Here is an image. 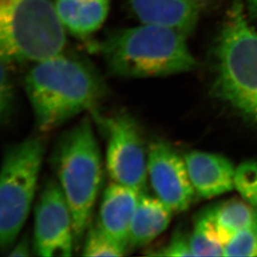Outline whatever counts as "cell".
Wrapping results in <instances>:
<instances>
[{"label":"cell","mask_w":257,"mask_h":257,"mask_svg":"<svg viewBox=\"0 0 257 257\" xmlns=\"http://www.w3.org/2000/svg\"><path fill=\"white\" fill-rule=\"evenodd\" d=\"M38 131H54L107 97V86L86 58L62 54L35 63L25 81Z\"/></svg>","instance_id":"1"},{"label":"cell","mask_w":257,"mask_h":257,"mask_svg":"<svg viewBox=\"0 0 257 257\" xmlns=\"http://www.w3.org/2000/svg\"><path fill=\"white\" fill-rule=\"evenodd\" d=\"M211 92L257 124V33L243 0H233L209 53Z\"/></svg>","instance_id":"2"},{"label":"cell","mask_w":257,"mask_h":257,"mask_svg":"<svg viewBox=\"0 0 257 257\" xmlns=\"http://www.w3.org/2000/svg\"><path fill=\"white\" fill-rule=\"evenodd\" d=\"M187 37L171 28L143 24L110 33L100 44V53L110 75L168 77L194 70L198 66L187 46Z\"/></svg>","instance_id":"3"},{"label":"cell","mask_w":257,"mask_h":257,"mask_svg":"<svg viewBox=\"0 0 257 257\" xmlns=\"http://www.w3.org/2000/svg\"><path fill=\"white\" fill-rule=\"evenodd\" d=\"M50 160L70 208L78 247L89 227L102 177L99 146L88 117L61 135Z\"/></svg>","instance_id":"4"},{"label":"cell","mask_w":257,"mask_h":257,"mask_svg":"<svg viewBox=\"0 0 257 257\" xmlns=\"http://www.w3.org/2000/svg\"><path fill=\"white\" fill-rule=\"evenodd\" d=\"M65 30L51 0H0V58L9 65L62 54Z\"/></svg>","instance_id":"5"},{"label":"cell","mask_w":257,"mask_h":257,"mask_svg":"<svg viewBox=\"0 0 257 257\" xmlns=\"http://www.w3.org/2000/svg\"><path fill=\"white\" fill-rule=\"evenodd\" d=\"M44 143L32 137L8 147L0 175V247L8 252L28 218L44 159Z\"/></svg>","instance_id":"6"},{"label":"cell","mask_w":257,"mask_h":257,"mask_svg":"<svg viewBox=\"0 0 257 257\" xmlns=\"http://www.w3.org/2000/svg\"><path fill=\"white\" fill-rule=\"evenodd\" d=\"M100 119L107 138L106 164L110 178L143 192L147 189L148 179V148L139 122L126 112Z\"/></svg>","instance_id":"7"},{"label":"cell","mask_w":257,"mask_h":257,"mask_svg":"<svg viewBox=\"0 0 257 257\" xmlns=\"http://www.w3.org/2000/svg\"><path fill=\"white\" fill-rule=\"evenodd\" d=\"M74 245L70 208L58 181L50 178L34 209L33 250L39 256H71Z\"/></svg>","instance_id":"8"},{"label":"cell","mask_w":257,"mask_h":257,"mask_svg":"<svg viewBox=\"0 0 257 257\" xmlns=\"http://www.w3.org/2000/svg\"><path fill=\"white\" fill-rule=\"evenodd\" d=\"M148 174L156 196L173 212L189 208L197 192L184 158L162 139H156L148 146Z\"/></svg>","instance_id":"9"},{"label":"cell","mask_w":257,"mask_h":257,"mask_svg":"<svg viewBox=\"0 0 257 257\" xmlns=\"http://www.w3.org/2000/svg\"><path fill=\"white\" fill-rule=\"evenodd\" d=\"M140 192L112 182L102 194L97 225L128 252L132 221Z\"/></svg>","instance_id":"10"},{"label":"cell","mask_w":257,"mask_h":257,"mask_svg":"<svg viewBox=\"0 0 257 257\" xmlns=\"http://www.w3.org/2000/svg\"><path fill=\"white\" fill-rule=\"evenodd\" d=\"M142 24L171 28L188 36L206 7L197 0H129Z\"/></svg>","instance_id":"11"},{"label":"cell","mask_w":257,"mask_h":257,"mask_svg":"<svg viewBox=\"0 0 257 257\" xmlns=\"http://www.w3.org/2000/svg\"><path fill=\"white\" fill-rule=\"evenodd\" d=\"M183 158L190 179L200 197L211 198L235 188V169L223 156L192 151Z\"/></svg>","instance_id":"12"},{"label":"cell","mask_w":257,"mask_h":257,"mask_svg":"<svg viewBox=\"0 0 257 257\" xmlns=\"http://www.w3.org/2000/svg\"><path fill=\"white\" fill-rule=\"evenodd\" d=\"M173 211L157 196L140 192L129 235L130 250L143 248L153 242L168 228Z\"/></svg>","instance_id":"13"},{"label":"cell","mask_w":257,"mask_h":257,"mask_svg":"<svg viewBox=\"0 0 257 257\" xmlns=\"http://www.w3.org/2000/svg\"><path fill=\"white\" fill-rule=\"evenodd\" d=\"M54 5L66 30L75 36L86 37L104 24L110 0H55Z\"/></svg>","instance_id":"14"},{"label":"cell","mask_w":257,"mask_h":257,"mask_svg":"<svg viewBox=\"0 0 257 257\" xmlns=\"http://www.w3.org/2000/svg\"><path fill=\"white\" fill-rule=\"evenodd\" d=\"M205 211L224 245L236 233L257 222L256 208L246 201L228 200Z\"/></svg>","instance_id":"15"},{"label":"cell","mask_w":257,"mask_h":257,"mask_svg":"<svg viewBox=\"0 0 257 257\" xmlns=\"http://www.w3.org/2000/svg\"><path fill=\"white\" fill-rule=\"evenodd\" d=\"M190 240L194 256H224L225 245L205 211L196 218Z\"/></svg>","instance_id":"16"},{"label":"cell","mask_w":257,"mask_h":257,"mask_svg":"<svg viewBox=\"0 0 257 257\" xmlns=\"http://www.w3.org/2000/svg\"><path fill=\"white\" fill-rule=\"evenodd\" d=\"M82 255L84 256H123L127 251L95 224L86 232Z\"/></svg>","instance_id":"17"},{"label":"cell","mask_w":257,"mask_h":257,"mask_svg":"<svg viewBox=\"0 0 257 257\" xmlns=\"http://www.w3.org/2000/svg\"><path fill=\"white\" fill-rule=\"evenodd\" d=\"M235 187L245 201L257 208V162L246 161L235 169Z\"/></svg>","instance_id":"18"},{"label":"cell","mask_w":257,"mask_h":257,"mask_svg":"<svg viewBox=\"0 0 257 257\" xmlns=\"http://www.w3.org/2000/svg\"><path fill=\"white\" fill-rule=\"evenodd\" d=\"M224 256H257V222L230 238L224 247Z\"/></svg>","instance_id":"19"},{"label":"cell","mask_w":257,"mask_h":257,"mask_svg":"<svg viewBox=\"0 0 257 257\" xmlns=\"http://www.w3.org/2000/svg\"><path fill=\"white\" fill-rule=\"evenodd\" d=\"M158 256H194L191 246L190 235L183 230H178L172 235L170 241L163 248L152 253Z\"/></svg>","instance_id":"20"},{"label":"cell","mask_w":257,"mask_h":257,"mask_svg":"<svg viewBox=\"0 0 257 257\" xmlns=\"http://www.w3.org/2000/svg\"><path fill=\"white\" fill-rule=\"evenodd\" d=\"M7 63L1 61V87H0V113L1 121L5 122L10 118L14 106V86L10 79Z\"/></svg>","instance_id":"21"},{"label":"cell","mask_w":257,"mask_h":257,"mask_svg":"<svg viewBox=\"0 0 257 257\" xmlns=\"http://www.w3.org/2000/svg\"><path fill=\"white\" fill-rule=\"evenodd\" d=\"M10 256H29L31 255L30 239L28 235H25L19 242H15L12 249L10 250Z\"/></svg>","instance_id":"22"},{"label":"cell","mask_w":257,"mask_h":257,"mask_svg":"<svg viewBox=\"0 0 257 257\" xmlns=\"http://www.w3.org/2000/svg\"><path fill=\"white\" fill-rule=\"evenodd\" d=\"M243 2L249 16L257 20V0H243Z\"/></svg>","instance_id":"23"},{"label":"cell","mask_w":257,"mask_h":257,"mask_svg":"<svg viewBox=\"0 0 257 257\" xmlns=\"http://www.w3.org/2000/svg\"><path fill=\"white\" fill-rule=\"evenodd\" d=\"M198 2L203 4L206 8L208 7L209 5H211L212 2H214L215 0H197Z\"/></svg>","instance_id":"24"},{"label":"cell","mask_w":257,"mask_h":257,"mask_svg":"<svg viewBox=\"0 0 257 257\" xmlns=\"http://www.w3.org/2000/svg\"><path fill=\"white\" fill-rule=\"evenodd\" d=\"M255 208H256V207H255ZM256 211H257V208H256Z\"/></svg>","instance_id":"25"}]
</instances>
